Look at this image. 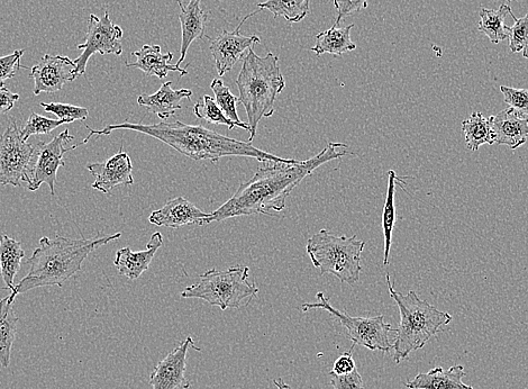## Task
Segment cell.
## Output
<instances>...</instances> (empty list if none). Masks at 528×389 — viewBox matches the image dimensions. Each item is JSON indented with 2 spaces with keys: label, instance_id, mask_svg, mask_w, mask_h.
I'll list each match as a JSON object with an SVG mask.
<instances>
[{
  "label": "cell",
  "instance_id": "43",
  "mask_svg": "<svg viewBox=\"0 0 528 389\" xmlns=\"http://www.w3.org/2000/svg\"><path fill=\"white\" fill-rule=\"evenodd\" d=\"M176 2L178 3L179 7L182 6V4H181V0H176Z\"/></svg>",
  "mask_w": 528,
  "mask_h": 389
},
{
  "label": "cell",
  "instance_id": "22",
  "mask_svg": "<svg viewBox=\"0 0 528 389\" xmlns=\"http://www.w3.org/2000/svg\"><path fill=\"white\" fill-rule=\"evenodd\" d=\"M464 376L466 370L461 365L452 366L448 370L438 367L429 373L418 374L405 386L409 389H473L462 382Z\"/></svg>",
  "mask_w": 528,
  "mask_h": 389
},
{
  "label": "cell",
  "instance_id": "36",
  "mask_svg": "<svg viewBox=\"0 0 528 389\" xmlns=\"http://www.w3.org/2000/svg\"><path fill=\"white\" fill-rule=\"evenodd\" d=\"M25 50H17L8 56L0 58V87L5 86V81L16 76L21 68V59Z\"/></svg>",
  "mask_w": 528,
  "mask_h": 389
},
{
  "label": "cell",
  "instance_id": "44",
  "mask_svg": "<svg viewBox=\"0 0 528 389\" xmlns=\"http://www.w3.org/2000/svg\"><path fill=\"white\" fill-rule=\"evenodd\" d=\"M505 2H508V3H509V2H513V0H505Z\"/></svg>",
  "mask_w": 528,
  "mask_h": 389
},
{
  "label": "cell",
  "instance_id": "35",
  "mask_svg": "<svg viewBox=\"0 0 528 389\" xmlns=\"http://www.w3.org/2000/svg\"><path fill=\"white\" fill-rule=\"evenodd\" d=\"M500 90L504 95L505 103L523 119H528V89L502 86Z\"/></svg>",
  "mask_w": 528,
  "mask_h": 389
},
{
  "label": "cell",
  "instance_id": "19",
  "mask_svg": "<svg viewBox=\"0 0 528 389\" xmlns=\"http://www.w3.org/2000/svg\"><path fill=\"white\" fill-rule=\"evenodd\" d=\"M181 49L177 67H180L187 56L188 49L196 40L205 38L208 14L202 8V0H189L188 5L180 7Z\"/></svg>",
  "mask_w": 528,
  "mask_h": 389
},
{
  "label": "cell",
  "instance_id": "41",
  "mask_svg": "<svg viewBox=\"0 0 528 389\" xmlns=\"http://www.w3.org/2000/svg\"><path fill=\"white\" fill-rule=\"evenodd\" d=\"M273 384H275L278 389H291V387L284 381H282V379H275V381H273Z\"/></svg>",
  "mask_w": 528,
  "mask_h": 389
},
{
  "label": "cell",
  "instance_id": "39",
  "mask_svg": "<svg viewBox=\"0 0 528 389\" xmlns=\"http://www.w3.org/2000/svg\"><path fill=\"white\" fill-rule=\"evenodd\" d=\"M355 346L352 345L350 351L344 352L338 359H336L333 370L330 373L331 376H344L349 375L357 369L355 361L352 355V351Z\"/></svg>",
  "mask_w": 528,
  "mask_h": 389
},
{
  "label": "cell",
  "instance_id": "34",
  "mask_svg": "<svg viewBox=\"0 0 528 389\" xmlns=\"http://www.w3.org/2000/svg\"><path fill=\"white\" fill-rule=\"evenodd\" d=\"M512 17L515 24L508 27L509 50L517 53L523 51L528 44V13L521 18L515 15Z\"/></svg>",
  "mask_w": 528,
  "mask_h": 389
},
{
  "label": "cell",
  "instance_id": "26",
  "mask_svg": "<svg viewBox=\"0 0 528 389\" xmlns=\"http://www.w3.org/2000/svg\"><path fill=\"white\" fill-rule=\"evenodd\" d=\"M494 116L486 117L479 112L472 113L462 122V131L467 147L471 151H478L484 144H495L496 135L493 128Z\"/></svg>",
  "mask_w": 528,
  "mask_h": 389
},
{
  "label": "cell",
  "instance_id": "9",
  "mask_svg": "<svg viewBox=\"0 0 528 389\" xmlns=\"http://www.w3.org/2000/svg\"><path fill=\"white\" fill-rule=\"evenodd\" d=\"M34 151L35 146L22 139L17 121L12 119L0 137V185L29 186Z\"/></svg>",
  "mask_w": 528,
  "mask_h": 389
},
{
  "label": "cell",
  "instance_id": "2",
  "mask_svg": "<svg viewBox=\"0 0 528 389\" xmlns=\"http://www.w3.org/2000/svg\"><path fill=\"white\" fill-rule=\"evenodd\" d=\"M86 128L89 134L78 146H84L94 135H109L117 130H131L157 139L175 149L181 155L195 161L208 160L216 162L225 157H247L263 161L293 162L294 159H282L271 153L264 152L252 146L250 142H242L215 131L208 130L202 125H188L177 121L175 123H159L145 125L129 123L108 125L102 131Z\"/></svg>",
  "mask_w": 528,
  "mask_h": 389
},
{
  "label": "cell",
  "instance_id": "25",
  "mask_svg": "<svg viewBox=\"0 0 528 389\" xmlns=\"http://www.w3.org/2000/svg\"><path fill=\"white\" fill-rule=\"evenodd\" d=\"M25 252L22 243L3 234L0 237V275L11 293L15 289V277L21 269Z\"/></svg>",
  "mask_w": 528,
  "mask_h": 389
},
{
  "label": "cell",
  "instance_id": "27",
  "mask_svg": "<svg viewBox=\"0 0 528 389\" xmlns=\"http://www.w3.org/2000/svg\"><path fill=\"white\" fill-rule=\"evenodd\" d=\"M396 183L406 186V182L403 178L396 175L395 170L388 171V189L387 197L384 206V213H382V230H384L385 237V256L384 266L389 265L391 244H393V231L396 223Z\"/></svg>",
  "mask_w": 528,
  "mask_h": 389
},
{
  "label": "cell",
  "instance_id": "38",
  "mask_svg": "<svg viewBox=\"0 0 528 389\" xmlns=\"http://www.w3.org/2000/svg\"><path fill=\"white\" fill-rule=\"evenodd\" d=\"M331 386L334 389H363V379L358 369H354L349 375L331 376Z\"/></svg>",
  "mask_w": 528,
  "mask_h": 389
},
{
  "label": "cell",
  "instance_id": "7",
  "mask_svg": "<svg viewBox=\"0 0 528 389\" xmlns=\"http://www.w3.org/2000/svg\"><path fill=\"white\" fill-rule=\"evenodd\" d=\"M249 267H232L226 270L211 269L200 276L199 283L182 291L184 298H199L222 311L247 306L259 293L249 282Z\"/></svg>",
  "mask_w": 528,
  "mask_h": 389
},
{
  "label": "cell",
  "instance_id": "23",
  "mask_svg": "<svg viewBox=\"0 0 528 389\" xmlns=\"http://www.w3.org/2000/svg\"><path fill=\"white\" fill-rule=\"evenodd\" d=\"M354 24L340 27L334 24L330 30H326L316 35V45L311 49L317 56L324 53L332 54L335 57H342L343 54L357 49V44L351 40V30Z\"/></svg>",
  "mask_w": 528,
  "mask_h": 389
},
{
  "label": "cell",
  "instance_id": "5",
  "mask_svg": "<svg viewBox=\"0 0 528 389\" xmlns=\"http://www.w3.org/2000/svg\"><path fill=\"white\" fill-rule=\"evenodd\" d=\"M386 279L390 296L398 305L400 313V324L394 342V361L399 365L412 352L424 348L441 328L450 324L452 315L421 300L414 291L407 295L397 293L389 274Z\"/></svg>",
  "mask_w": 528,
  "mask_h": 389
},
{
  "label": "cell",
  "instance_id": "30",
  "mask_svg": "<svg viewBox=\"0 0 528 389\" xmlns=\"http://www.w3.org/2000/svg\"><path fill=\"white\" fill-rule=\"evenodd\" d=\"M211 88L218 107L221 108L227 119L233 121L239 128L250 132V125L240 120L238 110H236V103H239V97H236L231 92V89L224 85L221 78H215L212 81Z\"/></svg>",
  "mask_w": 528,
  "mask_h": 389
},
{
  "label": "cell",
  "instance_id": "15",
  "mask_svg": "<svg viewBox=\"0 0 528 389\" xmlns=\"http://www.w3.org/2000/svg\"><path fill=\"white\" fill-rule=\"evenodd\" d=\"M87 169L95 177V182L91 187L106 195H111L117 186H132L134 184L132 160L123 151V147L112 158L104 162L90 164Z\"/></svg>",
  "mask_w": 528,
  "mask_h": 389
},
{
  "label": "cell",
  "instance_id": "31",
  "mask_svg": "<svg viewBox=\"0 0 528 389\" xmlns=\"http://www.w3.org/2000/svg\"><path fill=\"white\" fill-rule=\"evenodd\" d=\"M194 113L200 120L211 124L225 125L229 130H233L236 126L233 121L227 119L215 99L208 95L199 99L194 105Z\"/></svg>",
  "mask_w": 528,
  "mask_h": 389
},
{
  "label": "cell",
  "instance_id": "20",
  "mask_svg": "<svg viewBox=\"0 0 528 389\" xmlns=\"http://www.w3.org/2000/svg\"><path fill=\"white\" fill-rule=\"evenodd\" d=\"M193 92L190 89H172L171 81L162 84L156 94H142L138 98V104L147 108L149 113L156 114L159 119L165 121L180 111L181 102L185 98L190 99Z\"/></svg>",
  "mask_w": 528,
  "mask_h": 389
},
{
  "label": "cell",
  "instance_id": "10",
  "mask_svg": "<svg viewBox=\"0 0 528 389\" xmlns=\"http://www.w3.org/2000/svg\"><path fill=\"white\" fill-rule=\"evenodd\" d=\"M74 139L69 130H65L49 143L39 142L36 144L31 165V183L27 186L29 191L36 192L42 184H47L50 187L51 195L56 193L54 186L57 183L58 170L66 166L63 157L67 152L78 148L77 144L66 148L67 144Z\"/></svg>",
  "mask_w": 528,
  "mask_h": 389
},
{
  "label": "cell",
  "instance_id": "1",
  "mask_svg": "<svg viewBox=\"0 0 528 389\" xmlns=\"http://www.w3.org/2000/svg\"><path fill=\"white\" fill-rule=\"evenodd\" d=\"M345 149H348L347 144L330 142L318 155L305 161L261 162L257 173L241 184L229 201L209 214L206 224L233 217L284 211L291 192L317 168L350 155Z\"/></svg>",
  "mask_w": 528,
  "mask_h": 389
},
{
  "label": "cell",
  "instance_id": "6",
  "mask_svg": "<svg viewBox=\"0 0 528 389\" xmlns=\"http://www.w3.org/2000/svg\"><path fill=\"white\" fill-rule=\"evenodd\" d=\"M366 242L357 240V235L348 238L336 237L325 229L307 241V255L321 276L331 274L341 283L354 285L359 282L362 267L361 255Z\"/></svg>",
  "mask_w": 528,
  "mask_h": 389
},
{
  "label": "cell",
  "instance_id": "4",
  "mask_svg": "<svg viewBox=\"0 0 528 389\" xmlns=\"http://www.w3.org/2000/svg\"><path fill=\"white\" fill-rule=\"evenodd\" d=\"M236 86L240 90L239 103L248 114L250 138L252 143L257 137L258 126L263 119L275 114V103L279 94L284 92L286 81L279 65V57L269 52L259 57L253 48L244 58Z\"/></svg>",
  "mask_w": 528,
  "mask_h": 389
},
{
  "label": "cell",
  "instance_id": "42",
  "mask_svg": "<svg viewBox=\"0 0 528 389\" xmlns=\"http://www.w3.org/2000/svg\"><path fill=\"white\" fill-rule=\"evenodd\" d=\"M523 56L525 59L528 60V44L526 45L525 49L523 50Z\"/></svg>",
  "mask_w": 528,
  "mask_h": 389
},
{
  "label": "cell",
  "instance_id": "11",
  "mask_svg": "<svg viewBox=\"0 0 528 389\" xmlns=\"http://www.w3.org/2000/svg\"><path fill=\"white\" fill-rule=\"evenodd\" d=\"M88 30L85 43L78 45V50L83 51L81 56L75 60L78 77L85 75L88 61L94 54L102 56L115 54L121 56L123 53V30L121 26L114 24L109 17L108 11L103 17L91 14L88 22Z\"/></svg>",
  "mask_w": 528,
  "mask_h": 389
},
{
  "label": "cell",
  "instance_id": "18",
  "mask_svg": "<svg viewBox=\"0 0 528 389\" xmlns=\"http://www.w3.org/2000/svg\"><path fill=\"white\" fill-rule=\"evenodd\" d=\"M132 56L136 61L126 63V67L140 69L149 77L163 79L168 76L169 71H178L181 77L188 75V66L182 69L177 65H170L169 62L174 59V54L171 52L163 54L160 45L145 44L140 51L133 52Z\"/></svg>",
  "mask_w": 528,
  "mask_h": 389
},
{
  "label": "cell",
  "instance_id": "28",
  "mask_svg": "<svg viewBox=\"0 0 528 389\" xmlns=\"http://www.w3.org/2000/svg\"><path fill=\"white\" fill-rule=\"evenodd\" d=\"M507 15H514L511 6L500 5L497 11L481 8L478 30L487 35L491 43L498 44L508 40V27L505 25Z\"/></svg>",
  "mask_w": 528,
  "mask_h": 389
},
{
  "label": "cell",
  "instance_id": "8",
  "mask_svg": "<svg viewBox=\"0 0 528 389\" xmlns=\"http://www.w3.org/2000/svg\"><path fill=\"white\" fill-rule=\"evenodd\" d=\"M316 303H306L302 306L303 312L311 310H324L338 320L342 327L347 330L348 338L353 346H362L372 351L389 352L394 349V343L390 342L391 333L397 329L385 322L384 315L375 318H353L348 313L336 310L330 303V298L323 292L316 294Z\"/></svg>",
  "mask_w": 528,
  "mask_h": 389
},
{
  "label": "cell",
  "instance_id": "3",
  "mask_svg": "<svg viewBox=\"0 0 528 389\" xmlns=\"http://www.w3.org/2000/svg\"><path fill=\"white\" fill-rule=\"evenodd\" d=\"M121 237L122 233L94 239L57 237L51 240L47 237L42 238L39 247L27 260V264L31 266L30 273L15 286L14 292L9 295L15 301L18 295L36 288L62 287L67 280L79 273L91 252Z\"/></svg>",
  "mask_w": 528,
  "mask_h": 389
},
{
  "label": "cell",
  "instance_id": "24",
  "mask_svg": "<svg viewBox=\"0 0 528 389\" xmlns=\"http://www.w3.org/2000/svg\"><path fill=\"white\" fill-rule=\"evenodd\" d=\"M11 295L0 300V365H11L12 348L17 336L18 318L14 313Z\"/></svg>",
  "mask_w": 528,
  "mask_h": 389
},
{
  "label": "cell",
  "instance_id": "40",
  "mask_svg": "<svg viewBox=\"0 0 528 389\" xmlns=\"http://www.w3.org/2000/svg\"><path fill=\"white\" fill-rule=\"evenodd\" d=\"M18 99H20V95L11 92L5 86L0 87V115L12 111Z\"/></svg>",
  "mask_w": 528,
  "mask_h": 389
},
{
  "label": "cell",
  "instance_id": "29",
  "mask_svg": "<svg viewBox=\"0 0 528 389\" xmlns=\"http://www.w3.org/2000/svg\"><path fill=\"white\" fill-rule=\"evenodd\" d=\"M311 0H266L258 6L260 9H268L273 16L284 17L289 23H299L309 13Z\"/></svg>",
  "mask_w": 528,
  "mask_h": 389
},
{
  "label": "cell",
  "instance_id": "13",
  "mask_svg": "<svg viewBox=\"0 0 528 389\" xmlns=\"http://www.w3.org/2000/svg\"><path fill=\"white\" fill-rule=\"evenodd\" d=\"M35 96L42 93L59 92L68 83L78 78L75 61L65 56H45L31 68Z\"/></svg>",
  "mask_w": 528,
  "mask_h": 389
},
{
  "label": "cell",
  "instance_id": "33",
  "mask_svg": "<svg viewBox=\"0 0 528 389\" xmlns=\"http://www.w3.org/2000/svg\"><path fill=\"white\" fill-rule=\"evenodd\" d=\"M63 124H65V122L61 120H51L48 119V117L33 113L23 126L21 137L27 142L32 135L49 134Z\"/></svg>",
  "mask_w": 528,
  "mask_h": 389
},
{
  "label": "cell",
  "instance_id": "32",
  "mask_svg": "<svg viewBox=\"0 0 528 389\" xmlns=\"http://www.w3.org/2000/svg\"><path fill=\"white\" fill-rule=\"evenodd\" d=\"M40 105L45 112L57 115L59 120L65 122V124L75 121H86L89 115L85 107L62 103H41Z\"/></svg>",
  "mask_w": 528,
  "mask_h": 389
},
{
  "label": "cell",
  "instance_id": "17",
  "mask_svg": "<svg viewBox=\"0 0 528 389\" xmlns=\"http://www.w3.org/2000/svg\"><path fill=\"white\" fill-rule=\"evenodd\" d=\"M163 237L160 232L152 234L147 249L133 252L126 247L116 252L114 265L122 276L131 280L139 279L151 265L158 250L162 247Z\"/></svg>",
  "mask_w": 528,
  "mask_h": 389
},
{
  "label": "cell",
  "instance_id": "21",
  "mask_svg": "<svg viewBox=\"0 0 528 389\" xmlns=\"http://www.w3.org/2000/svg\"><path fill=\"white\" fill-rule=\"evenodd\" d=\"M493 128L496 143L516 150L524 146L528 138V119H523L513 108L506 110L494 117Z\"/></svg>",
  "mask_w": 528,
  "mask_h": 389
},
{
  "label": "cell",
  "instance_id": "14",
  "mask_svg": "<svg viewBox=\"0 0 528 389\" xmlns=\"http://www.w3.org/2000/svg\"><path fill=\"white\" fill-rule=\"evenodd\" d=\"M190 348L200 351L193 338L188 337L170 354L163 358L150 376L153 389H188L190 382L186 378L187 358Z\"/></svg>",
  "mask_w": 528,
  "mask_h": 389
},
{
  "label": "cell",
  "instance_id": "16",
  "mask_svg": "<svg viewBox=\"0 0 528 389\" xmlns=\"http://www.w3.org/2000/svg\"><path fill=\"white\" fill-rule=\"evenodd\" d=\"M208 216V213L180 196L170 199L160 210L154 211L149 221L153 225L178 230L186 225H205Z\"/></svg>",
  "mask_w": 528,
  "mask_h": 389
},
{
  "label": "cell",
  "instance_id": "37",
  "mask_svg": "<svg viewBox=\"0 0 528 389\" xmlns=\"http://www.w3.org/2000/svg\"><path fill=\"white\" fill-rule=\"evenodd\" d=\"M334 6L338 11L335 24L340 25L345 17L360 13L368 7V0H334Z\"/></svg>",
  "mask_w": 528,
  "mask_h": 389
},
{
  "label": "cell",
  "instance_id": "12",
  "mask_svg": "<svg viewBox=\"0 0 528 389\" xmlns=\"http://www.w3.org/2000/svg\"><path fill=\"white\" fill-rule=\"evenodd\" d=\"M253 12L247 17H244L238 27L232 32L223 31L216 39L211 40L212 56L215 60V67L218 76L223 77L227 72L231 71L233 67L243 58L247 57L249 50L256 44H260L261 40L257 35L244 36L240 33L241 27L245 21L250 17L260 13Z\"/></svg>",
  "mask_w": 528,
  "mask_h": 389
}]
</instances>
